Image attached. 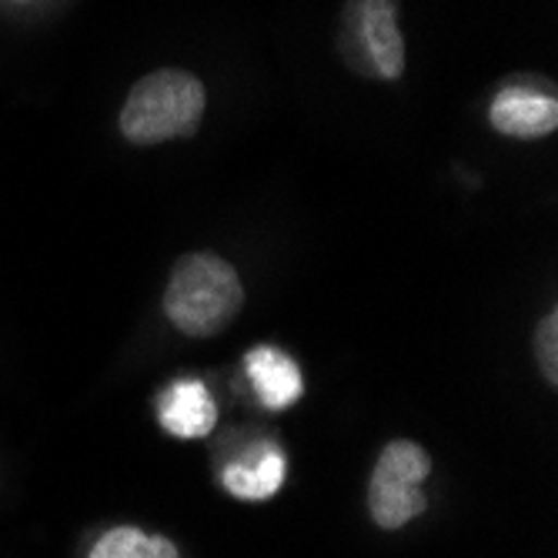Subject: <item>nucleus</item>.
Masks as SVG:
<instances>
[{
	"label": "nucleus",
	"instance_id": "obj_1",
	"mask_svg": "<svg viewBox=\"0 0 558 558\" xmlns=\"http://www.w3.org/2000/svg\"><path fill=\"white\" fill-rule=\"evenodd\" d=\"M244 308V284L221 255H184L165 288V315L191 338H211Z\"/></svg>",
	"mask_w": 558,
	"mask_h": 558
},
{
	"label": "nucleus",
	"instance_id": "obj_2",
	"mask_svg": "<svg viewBox=\"0 0 558 558\" xmlns=\"http://www.w3.org/2000/svg\"><path fill=\"white\" fill-rule=\"evenodd\" d=\"M201 114H205V84L187 71L165 68L131 87L121 108V134L141 147L191 137L201 128Z\"/></svg>",
	"mask_w": 558,
	"mask_h": 558
},
{
	"label": "nucleus",
	"instance_id": "obj_3",
	"mask_svg": "<svg viewBox=\"0 0 558 558\" xmlns=\"http://www.w3.org/2000/svg\"><path fill=\"white\" fill-rule=\"evenodd\" d=\"M432 475L428 451L415 441H391L378 454V465L368 482V512L378 529H404L428 509L422 482Z\"/></svg>",
	"mask_w": 558,
	"mask_h": 558
},
{
	"label": "nucleus",
	"instance_id": "obj_4",
	"mask_svg": "<svg viewBox=\"0 0 558 558\" xmlns=\"http://www.w3.org/2000/svg\"><path fill=\"white\" fill-rule=\"evenodd\" d=\"M338 44L354 71L385 81L401 77L404 37L398 31V0H348Z\"/></svg>",
	"mask_w": 558,
	"mask_h": 558
},
{
	"label": "nucleus",
	"instance_id": "obj_5",
	"mask_svg": "<svg viewBox=\"0 0 558 558\" xmlns=\"http://www.w3.org/2000/svg\"><path fill=\"white\" fill-rule=\"evenodd\" d=\"M488 121L498 134L509 137H545L558 128V100L529 87H505L488 108Z\"/></svg>",
	"mask_w": 558,
	"mask_h": 558
},
{
	"label": "nucleus",
	"instance_id": "obj_6",
	"mask_svg": "<svg viewBox=\"0 0 558 558\" xmlns=\"http://www.w3.org/2000/svg\"><path fill=\"white\" fill-rule=\"evenodd\" d=\"M244 372L247 381L255 388L258 401L271 412H284L304 395V381H301V368L291 354L278 351V348H251L244 354Z\"/></svg>",
	"mask_w": 558,
	"mask_h": 558
},
{
	"label": "nucleus",
	"instance_id": "obj_7",
	"mask_svg": "<svg viewBox=\"0 0 558 558\" xmlns=\"http://www.w3.org/2000/svg\"><path fill=\"white\" fill-rule=\"evenodd\" d=\"M158 422L174 438H205L218 422V404L201 381H174L161 395Z\"/></svg>",
	"mask_w": 558,
	"mask_h": 558
},
{
	"label": "nucleus",
	"instance_id": "obj_8",
	"mask_svg": "<svg viewBox=\"0 0 558 558\" xmlns=\"http://www.w3.org/2000/svg\"><path fill=\"white\" fill-rule=\"evenodd\" d=\"M221 482L234 498H244V501L271 498L284 482V459L278 451H265L262 459L251 465H228Z\"/></svg>",
	"mask_w": 558,
	"mask_h": 558
},
{
	"label": "nucleus",
	"instance_id": "obj_9",
	"mask_svg": "<svg viewBox=\"0 0 558 558\" xmlns=\"http://www.w3.org/2000/svg\"><path fill=\"white\" fill-rule=\"evenodd\" d=\"M90 558H178V548L161 535H144L134 525H121L97 538Z\"/></svg>",
	"mask_w": 558,
	"mask_h": 558
},
{
	"label": "nucleus",
	"instance_id": "obj_10",
	"mask_svg": "<svg viewBox=\"0 0 558 558\" xmlns=\"http://www.w3.org/2000/svg\"><path fill=\"white\" fill-rule=\"evenodd\" d=\"M535 359L548 385L558 381V315L548 312L535 328Z\"/></svg>",
	"mask_w": 558,
	"mask_h": 558
}]
</instances>
